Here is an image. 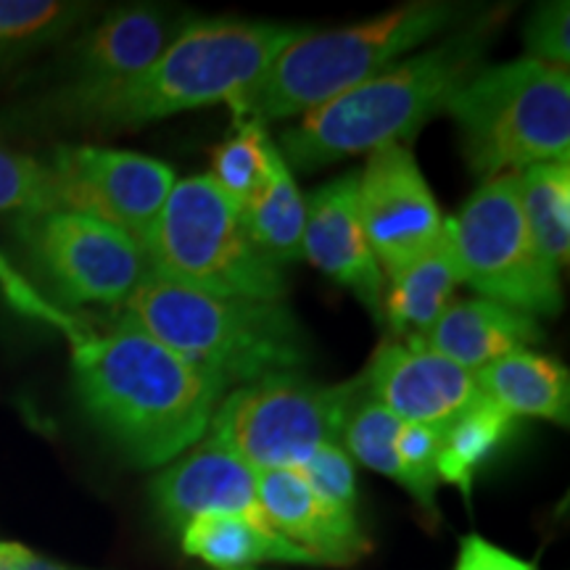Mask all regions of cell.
Segmentation results:
<instances>
[{"label":"cell","instance_id":"6da1fadb","mask_svg":"<svg viewBox=\"0 0 570 570\" xmlns=\"http://www.w3.org/2000/svg\"><path fill=\"white\" fill-rule=\"evenodd\" d=\"M75 389L104 436L138 468L175 462L206 436L225 383L138 327L92 331L71 348Z\"/></svg>","mask_w":570,"mask_h":570},{"label":"cell","instance_id":"7a4b0ae2","mask_svg":"<svg viewBox=\"0 0 570 570\" xmlns=\"http://www.w3.org/2000/svg\"><path fill=\"white\" fill-rule=\"evenodd\" d=\"M504 17L508 9L473 13L433 48L404 56L373 80L304 114L281 135L277 151L291 169L312 173L381 146H404L483 67Z\"/></svg>","mask_w":570,"mask_h":570},{"label":"cell","instance_id":"3957f363","mask_svg":"<svg viewBox=\"0 0 570 570\" xmlns=\"http://www.w3.org/2000/svg\"><path fill=\"white\" fill-rule=\"evenodd\" d=\"M302 32V27L277 21L194 17L140 77L53 117L85 130L119 132L180 111L227 104Z\"/></svg>","mask_w":570,"mask_h":570},{"label":"cell","instance_id":"277c9868","mask_svg":"<svg viewBox=\"0 0 570 570\" xmlns=\"http://www.w3.org/2000/svg\"><path fill=\"white\" fill-rule=\"evenodd\" d=\"M225 389L296 373L309 360L304 327L283 302L214 296L164 281L151 269L122 306V320Z\"/></svg>","mask_w":570,"mask_h":570},{"label":"cell","instance_id":"5b68a950","mask_svg":"<svg viewBox=\"0 0 570 570\" xmlns=\"http://www.w3.org/2000/svg\"><path fill=\"white\" fill-rule=\"evenodd\" d=\"M470 17V6L452 0H415L341 30H304L227 109L259 125L309 114Z\"/></svg>","mask_w":570,"mask_h":570},{"label":"cell","instance_id":"8992f818","mask_svg":"<svg viewBox=\"0 0 570 570\" xmlns=\"http://www.w3.org/2000/svg\"><path fill=\"white\" fill-rule=\"evenodd\" d=\"M470 173L483 183L533 164L570 161L568 69L523 59L481 67L454 92L446 111Z\"/></svg>","mask_w":570,"mask_h":570},{"label":"cell","instance_id":"52a82bcc","mask_svg":"<svg viewBox=\"0 0 570 570\" xmlns=\"http://www.w3.org/2000/svg\"><path fill=\"white\" fill-rule=\"evenodd\" d=\"M146 265L164 281L214 296L283 302V269L256 252L240 209L209 180H177L142 240Z\"/></svg>","mask_w":570,"mask_h":570},{"label":"cell","instance_id":"ba28073f","mask_svg":"<svg viewBox=\"0 0 570 570\" xmlns=\"http://www.w3.org/2000/svg\"><path fill=\"white\" fill-rule=\"evenodd\" d=\"M365 381L323 383L298 373L259 377L227 391L206 436L238 454L256 473L298 468L320 446L341 444L346 415Z\"/></svg>","mask_w":570,"mask_h":570},{"label":"cell","instance_id":"9c48e42d","mask_svg":"<svg viewBox=\"0 0 570 570\" xmlns=\"http://www.w3.org/2000/svg\"><path fill=\"white\" fill-rule=\"evenodd\" d=\"M444 225L462 285L523 315H558L560 273L539 252L525 223L518 173L491 177Z\"/></svg>","mask_w":570,"mask_h":570},{"label":"cell","instance_id":"30bf717a","mask_svg":"<svg viewBox=\"0 0 570 570\" xmlns=\"http://www.w3.org/2000/svg\"><path fill=\"white\" fill-rule=\"evenodd\" d=\"M13 238L38 281L63 306L122 309L146 275V254L130 235L71 209L13 219Z\"/></svg>","mask_w":570,"mask_h":570},{"label":"cell","instance_id":"8fae6325","mask_svg":"<svg viewBox=\"0 0 570 570\" xmlns=\"http://www.w3.org/2000/svg\"><path fill=\"white\" fill-rule=\"evenodd\" d=\"M46 167L61 209L90 214L138 246L177 183L169 164L122 148L56 146Z\"/></svg>","mask_w":570,"mask_h":570},{"label":"cell","instance_id":"7c38bea8","mask_svg":"<svg viewBox=\"0 0 570 570\" xmlns=\"http://www.w3.org/2000/svg\"><path fill=\"white\" fill-rule=\"evenodd\" d=\"M190 19V13L159 3L119 6L106 13L71 42L61 88L53 92V114L132 82L167 51Z\"/></svg>","mask_w":570,"mask_h":570},{"label":"cell","instance_id":"4fadbf2b","mask_svg":"<svg viewBox=\"0 0 570 570\" xmlns=\"http://www.w3.org/2000/svg\"><path fill=\"white\" fill-rule=\"evenodd\" d=\"M360 173V219L383 277L425 254L444 217L407 146H381Z\"/></svg>","mask_w":570,"mask_h":570},{"label":"cell","instance_id":"5bb4252c","mask_svg":"<svg viewBox=\"0 0 570 570\" xmlns=\"http://www.w3.org/2000/svg\"><path fill=\"white\" fill-rule=\"evenodd\" d=\"M367 394L402 423L444 428L481 396L475 373L423 341H386L365 373Z\"/></svg>","mask_w":570,"mask_h":570},{"label":"cell","instance_id":"9a60e30c","mask_svg":"<svg viewBox=\"0 0 570 570\" xmlns=\"http://www.w3.org/2000/svg\"><path fill=\"white\" fill-rule=\"evenodd\" d=\"M151 497L159 515L175 531H183L198 515L244 518L259 529L275 531L262 510L256 470L209 436L156 475Z\"/></svg>","mask_w":570,"mask_h":570},{"label":"cell","instance_id":"2e32d148","mask_svg":"<svg viewBox=\"0 0 570 570\" xmlns=\"http://www.w3.org/2000/svg\"><path fill=\"white\" fill-rule=\"evenodd\" d=\"M302 256L333 283L367 306L381 320V302L386 277L377 265L360 219V173L341 175L338 180L320 185L306 198Z\"/></svg>","mask_w":570,"mask_h":570},{"label":"cell","instance_id":"e0dca14e","mask_svg":"<svg viewBox=\"0 0 570 570\" xmlns=\"http://www.w3.org/2000/svg\"><path fill=\"white\" fill-rule=\"evenodd\" d=\"M256 491L269 525L312 554L317 566L346 568L370 552L354 510L336 508L315 494L296 470H262L256 473Z\"/></svg>","mask_w":570,"mask_h":570},{"label":"cell","instance_id":"ac0fdd59","mask_svg":"<svg viewBox=\"0 0 570 570\" xmlns=\"http://www.w3.org/2000/svg\"><path fill=\"white\" fill-rule=\"evenodd\" d=\"M541 338L544 333L537 317L479 296L449 304L423 344L479 373L502 356L537 346Z\"/></svg>","mask_w":570,"mask_h":570},{"label":"cell","instance_id":"d6986e66","mask_svg":"<svg viewBox=\"0 0 570 570\" xmlns=\"http://www.w3.org/2000/svg\"><path fill=\"white\" fill-rule=\"evenodd\" d=\"M381 302V320H386L399 341H423L439 323L454 291L462 285V273L446 225L439 240L412 259L407 267L386 277Z\"/></svg>","mask_w":570,"mask_h":570},{"label":"cell","instance_id":"ffe728a7","mask_svg":"<svg viewBox=\"0 0 570 570\" xmlns=\"http://www.w3.org/2000/svg\"><path fill=\"white\" fill-rule=\"evenodd\" d=\"M481 394L512 417H539L554 425L570 423V375L552 356L515 352L475 373Z\"/></svg>","mask_w":570,"mask_h":570},{"label":"cell","instance_id":"44dd1931","mask_svg":"<svg viewBox=\"0 0 570 570\" xmlns=\"http://www.w3.org/2000/svg\"><path fill=\"white\" fill-rule=\"evenodd\" d=\"M183 550L214 570H252L259 562H306L317 560L281 533L265 531L233 515H198L180 531Z\"/></svg>","mask_w":570,"mask_h":570},{"label":"cell","instance_id":"7402d4cb","mask_svg":"<svg viewBox=\"0 0 570 570\" xmlns=\"http://www.w3.org/2000/svg\"><path fill=\"white\" fill-rule=\"evenodd\" d=\"M240 219L256 252L275 267L302 259L306 198L294 180V169L277 151V142L265 188L240 212Z\"/></svg>","mask_w":570,"mask_h":570},{"label":"cell","instance_id":"603a6c76","mask_svg":"<svg viewBox=\"0 0 570 570\" xmlns=\"http://www.w3.org/2000/svg\"><path fill=\"white\" fill-rule=\"evenodd\" d=\"M515 428L518 417L481 394L452 423L444 425L436 460L439 481L452 483L462 491V497L470 499L475 473L483 462L494 458L499 446L515 433Z\"/></svg>","mask_w":570,"mask_h":570},{"label":"cell","instance_id":"cb8c5ba5","mask_svg":"<svg viewBox=\"0 0 570 570\" xmlns=\"http://www.w3.org/2000/svg\"><path fill=\"white\" fill-rule=\"evenodd\" d=\"M520 206L544 259L558 269L570 259V161H544L518 173Z\"/></svg>","mask_w":570,"mask_h":570},{"label":"cell","instance_id":"d4e9b609","mask_svg":"<svg viewBox=\"0 0 570 570\" xmlns=\"http://www.w3.org/2000/svg\"><path fill=\"white\" fill-rule=\"evenodd\" d=\"M92 13L71 0H0V77L75 32Z\"/></svg>","mask_w":570,"mask_h":570},{"label":"cell","instance_id":"484cf974","mask_svg":"<svg viewBox=\"0 0 570 570\" xmlns=\"http://www.w3.org/2000/svg\"><path fill=\"white\" fill-rule=\"evenodd\" d=\"M273 154L275 140L267 135L265 125L235 119V130L212 148L209 180L244 212L265 188Z\"/></svg>","mask_w":570,"mask_h":570},{"label":"cell","instance_id":"4316f807","mask_svg":"<svg viewBox=\"0 0 570 570\" xmlns=\"http://www.w3.org/2000/svg\"><path fill=\"white\" fill-rule=\"evenodd\" d=\"M365 381V377H362ZM402 420L375 402L362 386L360 396L354 399L352 410H348L344 431H341V441H344L346 454L362 465L375 470V473L386 475L402 483V470H399L396 460V436Z\"/></svg>","mask_w":570,"mask_h":570},{"label":"cell","instance_id":"83f0119b","mask_svg":"<svg viewBox=\"0 0 570 570\" xmlns=\"http://www.w3.org/2000/svg\"><path fill=\"white\" fill-rule=\"evenodd\" d=\"M61 209L46 161L0 146V217H27Z\"/></svg>","mask_w":570,"mask_h":570},{"label":"cell","instance_id":"f1b7e54d","mask_svg":"<svg viewBox=\"0 0 570 570\" xmlns=\"http://www.w3.org/2000/svg\"><path fill=\"white\" fill-rule=\"evenodd\" d=\"M444 428L402 423L396 436V460L402 470V487L415 497V502L428 515L439 518L436 510V460Z\"/></svg>","mask_w":570,"mask_h":570},{"label":"cell","instance_id":"f546056e","mask_svg":"<svg viewBox=\"0 0 570 570\" xmlns=\"http://www.w3.org/2000/svg\"><path fill=\"white\" fill-rule=\"evenodd\" d=\"M0 291H3V296L9 298V304L19 312V315L40 320V323L59 331L61 336L69 341L71 348L80 346L82 341H88L92 333V327L85 325L82 320H77L71 312L59 309L53 302H48V298L42 296L9 259H6L3 252H0Z\"/></svg>","mask_w":570,"mask_h":570},{"label":"cell","instance_id":"4dcf8cb0","mask_svg":"<svg viewBox=\"0 0 570 570\" xmlns=\"http://www.w3.org/2000/svg\"><path fill=\"white\" fill-rule=\"evenodd\" d=\"M296 470L309 483L312 491L327 499L331 504L344 510H354L356 504V475L354 460L348 458L341 444L320 446L309 460L302 462Z\"/></svg>","mask_w":570,"mask_h":570},{"label":"cell","instance_id":"1f68e13d","mask_svg":"<svg viewBox=\"0 0 570 570\" xmlns=\"http://www.w3.org/2000/svg\"><path fill=\"white\" fill-rule=\"evenodd\" d=\"M525 48L529 59L550 67L568 69L570 63V6L568 0L537 6L525 24Z\"/></svg>","mask_w":570,"mask_h":570},{"label":"cell","instance_id":"d6a6232c","mask_svg":"<svg viewBox=\"0 0 570 570\" xmlns=\"http://www.w3.org/2000/svg\"><path fill=\"white\" fill-rule=\"evenodd\" d=\"M454 570H539L515 554L499 550L479 533H468L460 544V558Z\"/></svg>","mask_w":570,"mask_h":570},{"label":"cell","instance_id":"836d02e7","mask_svg":"<svg viewBox=\"0 0 570 570\" xmlns=\"http://www.w3.org/2000/svg\"><path fill=\"white\" fill-rule=\"evenodd\" d=\"M0 570H75L59 562L40 558L38 552L27 547L13 544V541H0Z\"/></svg>","mask_w":570,"mask_h":570}]
</instances>
